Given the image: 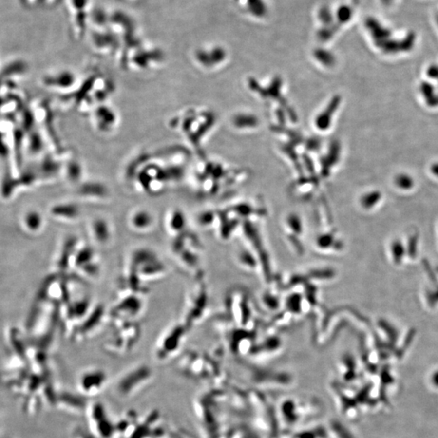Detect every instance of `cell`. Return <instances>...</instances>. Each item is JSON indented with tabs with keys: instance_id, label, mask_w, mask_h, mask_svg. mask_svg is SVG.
Instances as JSON below:
<instances>
[{
	"instance_id": "obj_1",
	"label": "cell",
	"mask_w": 438,
	"mask_h": 438,
	"mask_svg": "<svg viewBox=\"0 0 438 438\" xmlns=\"http://www.w3.org/2000/svg\"><path fill=\"white\" fill-rule=\"evenodd\" d=\"M167 273V267L151 250L139 248L132 253L127 275L135 277L144 285L164 279Z\"/></svg>"
},
{
	"instance_id": "obj_2",
	"label": "cell",
	"mask_w": 438,
	"mask_h": 438,
	"mask_svg": "<svg viewBox=\"0 0 438 438\" xmlns=\"http://www.w3.org/2000/svg\"><path fill=\"white\" fill-rule=\"evenodd\" d=\"M143 305L142 295L136 294L120 295L116 305L112 308L111 315L115 322L133 321L141 313Z\"/></svg>"
},
{
	"instance_id": "obj_3",
	"label": "cell",
	"mask_w": 438,
	"mask_h": 438,
	"mask_svg": "<svg viewBox=\"0 0 438 438\" xmlns=\"http://www.w3.org/2000/svg\"><path fill=\"white\" fill-rule=\"evenodd\" d=\"M105 313V307L102 305H96L76 329L73 334L74 338L80 340L95 334L101 326L104 320Z\"/></svg>"
},
{
	"instance_id": "obj_4",
	"label": "cell",
	"mask_w": 438,
	"mask_h": 438,
	"mask_svg": "<svg viewBox=\"0 0 438 438\" xmlns=\"http://www.w3.org/2000/svg\"><path fill=\"white\" fill-rule=\"evenodd\" d=\"M186 327L176 324L165 334L157 346V355L159 358H167L179 350Z\"/></svg>"
},
{
	"instance_id": "obj_5",
	"label": "cell",
	"mask_w": 438,
	"mask_h": 438,
	"mask_svg": "<svg viewBox=\"0 0 438 438\" xmlns=\"http://www.w3.org/2000/svg\"><path fill=\"white\" fill-rule=\"evenodd\" d=\"M129 227L133 231L146 233L154 226V219L151 213L146 210H137L132 213L129 220Z\"/></svg>"
},
{
	"instance_id": "obj_6",
	"label": "cell",
	"mask_w": 438,
	"mask_h": 438,
	"mask_svg": "<svg viewBox=\"0 0 438 438\" xmlns=\"http://www.w3.org/2000/svg\"><path fill=\"white\" fill-rule=\"evenodd\" d=\"M90 234L97 245H106L112 238V228L104 219H95L90 224Z\"/></svg>"
},
{
	"instance_id": "obj_7",
	"label": "cell",
	"mask_w": 438,
	"mask_h": 438,
	"mask_svg": "<svg viewBox=\"0 0 438 438\" xmlns=\"http://www.w3.org/2000/svg\"><path fill=\"white\" fill-rule=\"evenodd\" d=\"M78 245L79 243L76 238H70L67 240L63 246L58 263V269L63 274H65L69 269H73V258Z\"/></svg>"
},
{
	"instance_id": "obj_8",
	"label": "cell",
	"mask_w": 438,
	"mask_h": 438,
	"mask_svg": "<svg viewBox=\"0 0 438 438\" xmlns=\"http://www.w3.org/2000/svg\"><path fill=\"white\" fill-rule=\"evenodd\" d=\"M104 381L105 374L102 371H90L83 374L80 378V385L85 391L91 392L99 389Z\"/></svg>"
},
{
	"instance_id": "obj_9",
	"label": "cell",
	"mask_w": 438,
	"mask_h": 438,
	"mask_svg": "<svg viewBox=\"0 0 438 438\" xmlns=\"http://www.w3.org/2000/svg\"><path fill=\"white\" fill-rule=\"evenodd\" d=\"M166 223L167 231L174 237L186 231V220L183 213L179 210L172 211L168 215Z\"/></svg>"
},
{
	"instance_id": "obj_10",
	"label": "cell",
	"mask_w": 438,
	"mask_h": 438,
	"mask_svg": "<svg viewBox=\"0 0 438 438\" xmlns=\"http://www.w3.org/2000/svg\"><path fill=\"white\" fill-rule=\"evenodd\" d=\"M52 213L64 220L74 221L79 217V210L74 206H58L52 209Z\"/></svg>"
},
{
	"instance_id": "obj_11",
	"label": "cell",
	"mask_w": 438,
	"mask_h": 438,
	"mask_svg": "<svg viewBox=\"0 0 438 438\" xmlns=\"http://www.w3.org/2000/svg\"><path fill=\"white\" fill-rule=\"evenodd\" d=\"M245 4L247 7L248 11L252 14L262 17L267 12V7L263 0H246Z\"/></svg>"
},
{
	"instance_id": "obj_12",
	"label": "cell",
	"mask_w": 438,
	"mask_h": 438,
	"mask_svg": "<svg viewBox=\"0 0 438 438\" xmlns=\"http://www.w3.org/2000/svg\"><path fill=\"white\" fill-rule=\"evenodd\" d=\"M18 330L16 329H12L11 330V343H12V346L15 351L17 352V355L21 359H25L26 354H25V348H24V344L22 343L21 340L19 339V335H18Z\"/></svg>"
},
{
	"instance_id": "obj_13",
	"label": "cell",
	"mask_w": 438,
	"mask_h": 438,
	"mask_svg": "<svg viewBox=\"0 0 438 438\" xmlns=\"http://www.w3.org/2000/svg\"><path fill=\"white\" fill-rule=\"evenodd\" d=\"M25 223H26L27 227L29 229H30L31 230H38L39 228H41V218L38 213H30L26 216V219H25Z\"/></svg>"
}]
</instances>
